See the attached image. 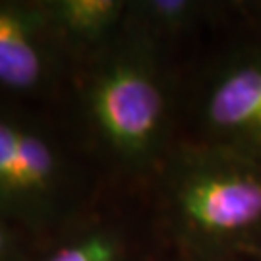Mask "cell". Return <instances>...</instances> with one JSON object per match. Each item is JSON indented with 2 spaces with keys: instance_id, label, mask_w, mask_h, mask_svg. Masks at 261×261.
I'll return each mask as SVG.
<instances>
[{
  "instance_id": "cell-5",
  "label": "cell",
  "mask_w": 261,
  "mask_h": 261,
  "mask_svg": "<svg viewBox=\"0 0 261 261\" xmlns=\"http://www.w3.org/2000/svg\"><path fill=\"white\" fill-rule=\"evenodd\" d=\"M170 252L145 190L136 205L91 201L56 232L39 261H163Z\"/></svg>"
},
{
  "instance_id": "cell-9",
  "label": "cell",
  "mask_w": 261,
  "mask_h": 261,
  "mask_svg": "<svg viewBox=\"0 0 261 261\" xmlns=\"http://www.w3.org/2000/svg\"><path fill=\"white\" fill-rule=\"evenodd\" d=\"M23 228L0 215V261H25Z\"/></svg>"
},
{
  "instance_id": "cell-7",
  "label": "cell",
  "mask_w": 261,
  "mask_h": 261,
  "mask_svg": "<svg viewBox=\"0 0 261 261\" xmlns=\"http://www.w3.org/2000/svg\"><path fill=\"white\" fill-rule=\"evenodd\" d=\"M234 16V2L128 0L124 28L174 56V48L203 31H217Z\"/></svg>"
},
{
  "instance_id": "cell-1",
  "label": "cell",
  "mask_w": 261,
  "mask_h": 261,
  "mask_svg": "<svg viewBox=\"0 0 261 261\" xmlns=\"http://www.w3.org/2000/svg\"><path fill=\"white\" fill-rule=\"evenodd\" d=\"M89 151L122 182L145 188L182 128V68L130 29L72 68Z\"/></svg>"
},
{
  "instance_id": "cell-10",
  "label": "cell",
  "mask_w": 261,
  "mask_h": 261,
  "mask_svg": "<svg viewBox=\"0 0 261 261\" xmlns=\"http://www.w3.org/2000/svg\"><path fill=\"white\" fill-rule=\"evenodd\" d=\"M163 261H253L248 259V257H215V259H209V257H192V255H182V253L170 252Z\"/></svg>"
},
{
  "instance_id": "cell-6",
  "label": "cell",
  "mask_w": 261,
  "mask_h": 261,
  "mask_svg": "<svg viewBox=\"0 0 261 261\" xmlns=\"http://www.w3.org/2000/svg\"><path fill=\"white\" fill-rule=\"evenodd\" d=\"M72 62L58 45L41 2L0 0V89L45 93Z\"/></svg>"
},
{
  "instance_id": "cell-4",
  "label": "cell",
  "mask_w": 261,
  "mask_h": 261,
  "mask_svg": "<svg viewBox=\"0 0 261 261\" xmlns=\"http://www.w3.org/2000/svg\"><path fill=\"white\" fill-rule=\"evenodd\" d=\"M91 201L82 168L55 134L0 109V215L28 232L56 234Z\"/></svg>"
},
{
  "instance_id": "cell-8",
  "label": "cell",
  "mask_w": 261,
  "mask_h": 261,
  "mask_svg": "<svg viewBox=\"0 0 261 261\" xmlns=\"http://www.w3.org/2000/svg\"><path fill=\"white\" fill-rule=\"evenodd\" d=\"M41 6L74 68L120 35L128 0H43Z\"/></svg>"
},
{
  "instance_id": "cell-11",
  "label": "cell",
  "mask_w": 261,
  "mask_h": 261,
  "mask_svg": "<svg viewBox=\"0 0 261 261\" xmlns=\"http://www.w3.org/2000/svg\"><path fill=\"white\" fill-rule=\"evenodd\" d=\"M252 259H253V261H261V250H259L257 253H255V255H253Z\"/></svg>"
},
{
  "instance_id": "cell-3",
  "label": "cell",
  "mask_w": 261,
  "mask_h": 261,
  "mask_svg": "<svg viewBox=\"0 0 261 261\" xmlns=\"http://www.w3.org/2000/svg\"><path fill=\"white\" fill-rule=\"evenodd\" d=\"M182 74L180 138L261 157V25L234 16Z\"/></svg>"
},
{
  "instance_id": "cell-2",
  "label": "cell",
  "mask_w": 261,
  "mask_h": 261,
  "mask_svg": "<svg viewBox=\"0 0 261 261\" xmlns=\"http://www.w3.org/2000/svg\"><path fill=\"white\" fill-rule=\"evenodd\" d=\"M172 252L248 257L261 250V157L180 138L145 186Z\"/></svg>"
}]
</instances>
